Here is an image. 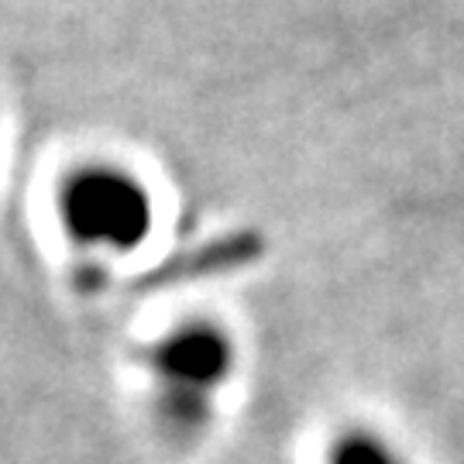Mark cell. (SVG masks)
<instances>
[{
  "label": "cell",
  "instance_id": "3",
  "mask_svg": "<svg viewBox=\"0 0 464 464\" xmlns=\"http://www.w3.org/2000/svg\"><path fill=\"white\" fill-rule=\"evenodd\" d=\"M327 464H410L406 454L375 430H348L331 444Z\"/></svg>",
  "mask_w": 464,
  "mask_h": 464
},
{
  "label": "cell",
  "instance_id": "1",
  "mask_svg": "<svg viewBox=\"0 0 464 464\" xmlns=\"http://www.w3.org/2000/svg\"><path fill=\"white\" fill-rule=\"evenodd\" d=\"M237 351L231 334L214 320H186L149 351L159 416L176 437L203 430L217 392L231 379Z\"/></svg>",
  "mask_w": 464,
  "mask_h": 464
},
{
  "label": "cell",
  "instance_id": "2",
  "mask_svg": "<svg viewBox=\"0 0 464 464\" xmlns=\"http://www.w3.org/2000/svg\"><path fill=\"white\" fill-rule=\"evenodd\" d=\"M55 214L80 248L134 251L149 241L155 210L145 183L121 166L90 162L59 183Z\"/></svg>",
  "mask_w": 464,
  "mask_h": 464
}]
</instances>
